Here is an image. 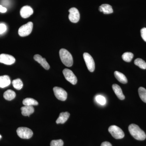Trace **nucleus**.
<instances>
[{
	"label": "nucleus",
	"mask_w": 146,
	"mask_h": 146,
	"mask_svg": "<svg viewBox=\"0 0 146 146\" xmlns=\"http://www.w3.org/2000/svg\"><path fill=\"white\" fill-rule=\"evenodd\" d=\"M83 57L88 70L92 72H94L95 69V64L93 57L87 52L84 53Z\"/></svg>",
	"instance_id": "obj_6"
},
{
	"label": "nucleus",
	"mask_w": 146,
	"mask_h": 146,
	"mask_svg": "<svg viewBox=\"0 0 146 146\" xmlns=\"http://www.w3.org/2000/svg\"><path fill=\"white\" fill-rule=\"evenodd\" d=\"M99 10L105 14H110L113 12L112 7L107 4H104L100 6Z\"/></svg>",
	"instance_id": "obj_16"
},
{
	"label": "nucleus",
	"mask_w": 146,
	"mask_h": 146,
	"mask_svg": "<svg viewBox=\"0 0 146 146\" xmlns=\"http://www.w3.org/2000/svg\"><path fill=\"white\" fill-rule=\"evenodd\" d=\"M23 103L24 105L28 106H33L38 105V102L36 100L31 98H27L23 100Z\"/></svg>",
	"instance_id": "obj_20"
},
{
	"label": "nucleus",
	"mask_w": 146,
	"mask_h": 146,
	"mask_svg": "<svg viewBox=\"0 0 146 146\" xmlns=\"http://www.w3.org/2000/svg\"><path fill=\"white\" fill-rule=\"evenodd\" d=\"M64 143L61 139L52 140L50 143V146H63Z\"/></svg>",
	"instance_id": "obj_26"
},
{
	"label": "nucleus",
	"mask_w": 146,
	"mask_h": 146,
	"mask_svg": "<svg viewBox=\"0 0 146 146\" xmlns=\"http://www.w3.org/2000/svg\"><path fill=\"white\" fill-rule=\"evenodd\" d=\"M96 100L98 103L102 105H104L106 103V100L105 98L101 95L97 96L96 98Z\"/></svg>",
	"instance_id": "obj_25"
},
{
	"label": "nucleus",
	"mask_w": 146,
	"mask_h": 146,
	"mask_svg": "<svg viewBox=\"0 0 146 146\" xmlns=\"http://www.w3.org/2000/svg\"><path fill=\"white\" fill-rule=\"evenodd\" d=\"M1 138H2V136H1V135H0V139H1Z\"/></svg>",
	"instance_id": "obj_31"
},
{
	"label": "nucleus",
	"mask_w": 146,
	"mask_h": 146,
	"mask_svg": "<svg viewBox=\"0 0 146 146\" xmlns=\"http://www.w3.org/2000/svg\"><path fill=\"white\" fill-rule=\"evenodd\" d=\"M101 146H112V145L109 142L106 141L102 143Z\"/></svg>",
	"instance_id": "obj_30"
},
{
	"label": "nucleus",
	"mask_w": 146,
	"mask_h": 146,
	"mask_svg": "<svg viewBox=\"0 0 146 146\" xmlns=\"http://www.w3.org/2000/svg\"><path fill=\"white\" fill-rule=\"evenodd\" d=\"M63 75L66 80L71 84L75 85L77 82V78L72 71L68 69H65L63 71Z\"/></svg>",
	"instance_id": "obj_8"
},
{
	"label": "nucleus",
	"mask_w": 146,
	"mask_h": 146,
	"mask_svg": "<svg viewBox=\"0 0 146 146\" xmlns=\"http://www.w3.org/2000/svg\"><path fill=\"white\" fill-rule=\"evenodd\" d=\"M7 30V27L4 24H0V34H3Z\"/></svg>",
	"instance_id": "obj_28"
},
{
	"label": "nucleus",
	"mask_w": 146,
	"mask_h": 146,
	"mask_svg": "<svg viewBox=\"0 0 146 146\" xmlns=\"http://www.w3.org/2000/svg\"><path fill=\"white\" fill-rule=\"evenodd\" d=\"M33 9L29 6L23 7L20 11L21 17L24 18H29L33 14Z\"/></svg>",
	"instance_id": "obj_11"
},
{
	"label": "nucleus",
	"mask_w": 146,
	"mask_h": 146,
	"mask_svg": "<svg viewBox=\"0 0 146 146\" xmlns=\"http://www.w3.org/2000/svg\"><path fill=\"white\" fill-rule=\"evenodd\" d=\"M60 60L64 65L67 67H71L73 64L72 56L70 53L65 49H61L59 51Z\"/></svg>",
	"instance_id": "obj_2"
},
{
	"label": "nucleus",
	"mask_w": 146,
	"mask_h": 146,
	"mask_svg": "<svg viewBox=\"0 0 146 146\" xmlns=\"http://www.w3.org/2000/svg\"><path fill=\"white\" fill-rule=\"evenodd\" d=\"M12 83L14 88L17 90H21L23 86V82L19 78L14 80L12 81Z\"/></svg>",
	"instance_id": "obj_21"
},
{
	"label": "nucleus",
	"mask_w": 146,
	"mask_h": 146,
	"mask_svg": "<svg viewBox=\"0 0 146 146\" xmlns=\"http://www.w3.org/2000/svg\"><path fill=\"white\" fill-rule=\"evenodd\" d=\"M34 59L38 63L41 64L42 67L46 70H48L50 69V65L47 62L46 59L45 58H43L40 55H35L34 56Z\"/></svg>",
	"instance_id": "obj_12"
},
{
	"label": "nucleus",
	"mask_w": 146,
	"mask_h": 146,
	"mask_svg": "<svg viewBox=\"0 0 146 146\" xmlns=\"http://www.w3.org/2000/svg\"><path fill=\"white\" fill-rule=\"evenodd\" d=\"M114 75L116 79L121 83L124 84L127 83V78L125 75L122 73L118 71H115L114 73Z\"/></svg>",
	"instance_id": "obj_18"
},
{
	"label": "nucleus",
	"mask_w": 146,
	"mask_h": 146,
	"mask_svg": "<svg viewBox=\"0 0 146 146\" xmlns=\"http://www.w3.org/2000/svg\"><path fill=\"white\" fill-rule=\"evenodd\" d=\"M33 23L32 22H28L27 23L22 26L18 30V34L20 36H26L29 35L32 31Z\"/></svg>",
	"instance_id": "obj_4"
},
{
	"label": "nucleus",
	"mask_w": 146,
	"mask_h": 146,
	"mask_svg": "<svg viewBox=\"0 0 146 146\" xmlns=\"http://www.w3.org/2000/svg\"><path fill=\"white\" fill-rule=\"evenodd\" d=\"M112 89L117 96L120 100H124L125 98L124 95L123 94L122 90L121 87L118 84H113L112 86Z\"/></svg>",
	"instance_id": "obj_13"
},
{
	"label": "nucleus",
	"mask_w": 146,
	"mask_h": 146,
	"mask_svg": "<svg viewBox=\"0 0 146 146\" xmlns=\"http://www.w3.org/2000/svg\"><path fill=\"white\" fill-rule=\"evenodd\" d=\"M16 96V94L15 92L10 89L6 91L3 94L4 98L8 101H11L14 99Z\"/></svg>",
	"instance_id": "obj_19"
},
{
	"label": "nucleus",
	"mask_w": 146,
	"mask_h": 146,
	"mask_svg": "<svg viewBox=\"0 0 146 146\" xmlns=\"http://www.w3.org/2000/svg\"><path fill=\"white\" fill-rule=\"evenodd\" d=\"M133 54L132 53L130 52H126L124 53L122 55V58L123 60L127 62H130L133 58Z\"/></svg>",
	"instance_id": "obj_24"
},
{
	"label": "nucleus",
	"mask_w": 146,
	"mask_h": 146,
	"mask_svg": "<svg viewBox=\"0 0 146 146\" xmlns=\"http://www.w3.org/2000/svg\"><path fill=\"white\" fill-rule=\"evenodd\" d=\"M70 114L68 112H61L59 115V117L56 120L57 124H63L66 122V121L69 119Z\"/></svg>",
	"instance_id": "obj_15"
},
{
	"label": "nucleus",
	"mask_w": 146,
	"mask_h": 146,
	"mask_svg": "<svg viewBox=\"0 0 146 146\" xmlns=\"http://www.w3.org/2000/svg\"><path fill=\"white\" fill-rule=\"evenodd\" d=\"M16 61L15 58L11 55L2 54H0V63L7 65L13 64Z\"/></svg>",
	"instance_id": "obj_10"
},
{
	"label": "nucleus",
	"mask_w": 146,
	"mask_h": 146,
	"mask_svg": "<svg viewBox=\"0 0 146 146\" xmlns=\"http://www.w3.org/2000/svg\"><path fill=\"white\" fill-rule=\"evenodd\" d=\"M138 94L141 100L146 103V89L143 87H140L138 89Z\"/></svg>",
	"instance_id": "obj_22"
},
{
	"label": "nucleus",
	"mask_w": 146,
	"mask_h": 146,
	"mask_svg": "<svg viewBox=\"0 0 146 146\" xmlns=\"http://www.w3.org/2000/svg\"><path fill=\"white\" fill-rule=\"evenodd\" d=\"M7 11V9L5 7H4L2 5H0V12L2 13H5Z\"/></svg>",
	"instance_id": "obj_29"
},
{
	"label": "nucleus",
	"mask_w": 146,
	"mask_h": 146,
	"mask_svg": "<svg viewBox=\"0 0 146 146\" xmlns=\"http://www.w3.org/2000/svg\"><path fill=\"white\" fill-rule=\"evenodd\" d=\"M141 33L142 38L146 42V28H143L141 29Z\"/></svg>",
	"instance_id": "obj_27"
},
{
	"label": "nucleus",
	"mask_w": 146,
	"mask_h": 146,
	"mask_svg": "<svg viewBox=\"0 0 146 146\" xmlns=\"http://www.w3.org/2000/svg\"><path fill=\"white\" fill-rule=\"evenodd\" d=\"M10 84V79L8 76H0V88H5L9 86Z\"/></svg>",
	"instance_id": "obj_14"
},
{
	"label": "nucleus",
	"mask_w": 146,
	"mask_h": 146,
	"mask_svg": "<svg viewBox=\"0 0 146 146\" xmlns=\"http://www.w3.org/2000/svg\"><path fill=\"white\" fill-rule=\"evenodd\" d=\"M131 135L138 141H144L146 138V135L143 131L135 124H131L128 127Z\"/></svg>",
	"instance_id": "obj_1"
},
{
	"label": "nucleus",
	"mask_w": 146,
	"mask_h": 146,
	"mask_svg": "<svg viewBox=\"0 0 146 146\" xmlns=\"http://www.w3.org/2000/svg\"><path fill=\"white\" fill-rule=\"evenodd\" d=\"M17 134L19 137L23 139H28L31 138L33 135L32 131L26 127H20L17 129Z\"/></svg>",
	"instance_id": "obj_5"
},
{
	"label": "nucleus",
	"mask_w": 146,
	"mask_h": 146,
	"mask_svg": "<svg viewBox=\"0 0 146 146\" xmlns=\"http://www.w3.org/2000/svg\"><path fill=\"white\" fill-rule=\"evenodd\" d=\"M108 131L112 135V137L116 139H122L125 136L124 133L123 131L117 126H110L108 128Z\"/></svg>",
	"instance_id": "obj_3"
},
{
	"label": "nucleus",
	"mask_w": 146,
	"mask_h": 146,
	"mask_svg": "<svg viewBox=\"0 0 146 146\" xmlns=\"http://www.w3.org/2000/svg\"><path fill=\"white\" fill-rule=\"evenodd\" d=\"M53 91L55 96L59 100L64 101L67 99L68 94L63 88L56 86L54 87Z\"/></svg>",
	"instance_id": "obj_7"
},
{
	"label": "nucleus",
	"mask_w": 146,
	"mask_h": 146,
	"mask_svg": "<svg viewBox=\"0 0 146 146\" xmlns=\"http://www.w3.org/2000/svg\"><path fill=\"white\" fill-rule=\"evenodd\" d=\"M70 14L69 15V19L71 22L73 23H77L79 21L80 15L77 9L72 7L69 10Z\"/></svg>",
	"instance_id": "obj_9"
},
{
	"label": "nucleus",
	"mask_w": 146,
	"mask_h": 146,
	"mask_svg": "<svg viewBox=\"0 0 146 146\" xmlns=\"http://www.w3.org/2000/svg\"><path fill=\"white\" fill-rule=\"evenodd\" d=\"M22 115L24 116H29L34 112V108L33 106H25L21 107Z\"/></svg>",
	"instance_id": "obj_17"
},
{
	"label": "nucleus",
	"mask_w": 146,
	"mask_h": 146,
	"mask_svg": "<svg viewBox=\"0 0 146 146\" xmlns=\"http://www.w3.org/2000/svg\"><path fill=\"white\" fill-rule=\"evenodd\" d=\"M134 64L142 69H146V63L143 59L138 58L134 60Z\"/></svg>",
	"instance_id": "obj_23"
}]
</instances>
